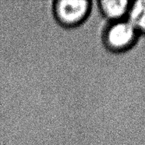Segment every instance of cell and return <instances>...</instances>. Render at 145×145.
I'll list each match as a JSON object with an SVG mask.
<instances>
[{"label": "cell", "instance_id": "2", "mask_svg": "<svg viewBox=\"0 0 145 145\" xmlns=\"http://www.w3.org/2000/svg\"><path fill=\"white\" fill-rule=\"evenodd\" d=\"M139 33L128 20L110 22L104 33V41L112 50L120 52L127 49L138 37Z\"/></svg>", "mask_w": 145, "mask_h": 145}, {"label": "cell", "instance_id": "1", "mask_svg": "<svg viewBox=\"0 0 145 145\" xmlns=\"http://www.w3.org/2000/svg\"><path fill=\"white\" fill-rule=\"evenodd\" d=\"M91 0H54L53 14L61 25L74 27L88 16Z\"/></svg>", "mask_w": 145, "mask_h": 145}, {"label": "cell", "instance_id": "4", "mask_svg": "<svg viewBox=\"0 0 145 145\" xmlns=\"http://www.w3.org/2000/svg\"><path fill=\"white\" fill-rule=\"evenodd\" d=\"M126 19L140 34L145 35V0H131Z\"/></svg>", "mask_w": 145, "mask_h": 145}, {"label": "cell", "instance_id": "3", "mask_svg": "<svg viewBox=\"0 0 145 145\" xmlns=\"http://www.w3.org/2000/svg\"><path fill=\"white\" fill-rule=\"evenodd\" d=\"M131 0H98L101 13L110 22L126 19Z\"/></svg>", "mask_w": 145, "mask_h": 145}]
</instances>
